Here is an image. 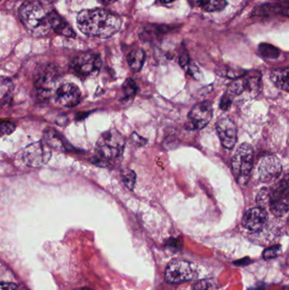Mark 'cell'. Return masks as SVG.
<instances>
[{
  "mask_svg": "<svg viewBox=\"0 0 289 290\" xmlns=\"http://www.w3.org/2000/svg\"><path fill=\"white\" fill-rule=\"evenodd\" d=\"M77 27L85 35L107 38L111 37L121 27V19L117 15L103 9L84 10L78 14Z\"/></svg>",
  "mask_w": 289,
  "mask_h": 290,
  "instance_id": "cell-1",
  "label": "cell"
},
{
  "mask_svg": "<svg viewBox=\"0 0 289 290\" xmlns=\"http://www.w3.org/2000/svg\"><path fill=\"white\" fill-rule=\"evenodd\" d=\"M52 9L41 1H28L20 8V18L26 30L33 37H44L51 31Z\"/></svg>",
  "mask_w": 289,
  "mask_h": 290,
  "instance_id": "cell-2",
  "label": "cell"
},
{
  "mask_svg": "<svg viewBox=\"0 0 289 290\" xmlns=\"http://www.w3.org/2000/svg\"><path fill=\"white\" fill-rule=\"evenodd\" d=\"M254 164V149L250 144H241L233 155L232 171L236 181L240 186H246L250 178Z\"/></svg>",
  "mask_w": 289,
  "mask_h": 290,
  "instance_id": "cell-3",
  "label": "cell"
},
{
  "mask_svg": "<svg viewBox=\"0 0 289 290\" xmlns=\"http://www.w3.org/2000/svg\"><path fill=\"white\" fill-rule=\"evenodd\" d=\"M124 148L125 139L115 129L102 133L96 144V151L98 156L107 161L119 159L123 154Z\"/></svg>",
  "mask_w": 289,
  "mask_h": 290,
  "instance_id": "cell-4",
  "label": "cell"
},
{
  "mask_svg": "<svg viewBox=\"0 0 289 290\" xmlns=\"http://www.w3.org/2000/svg\"><path fill=\"white\" fill-rule=\"evenodd\" d=\"M269 206L270 212L275 217H282L288 211L289 186L287 174L275 185L273 189H270Z\"/></svg>",
  "mask_w": 289,
  "mask_h": 290,
  "instance_id": "cell-5",
  "label": "cell"
},
{
  "mask_svg": "<svg viewBox=\"0 0 289 290\" xmlns=\"http://www.w3.org/2000/svg\"><path fill=\"white\" fill-rule=\"evenodd\" d=\"M197 271L194 264L183 260H173L166 270V280L170 283H179L194 279Z\"/></svg>",
  "mask_w": 289,
  "mask_h": 290,
  "instance_id": "cell-6",
  "label": "cell"
},
{
  "mask_svg": "<svg viewBox=\"0 0 289 290\" xmlns=\"http://www.w3.org/2000/svg\"><path fill=\"white\" fill-rule=\"evenodd\" d=\"M101 65V59L98 54H83L74 58L71 67L80 77H88L98 73Z\"/></svg>",
  "mask_w": 289,
  "mask_h": 290,
  "instance_id": "cell-7",
  "label": "cell"
},
{
  "mask_svg": "<svg viewBox=\"0 0 289 290\" xmlns=\"http://www.w3.org/2000/svg\"><path fill=\"white\" fill-rule=\"evenodd\" d=\"M213 117L212 105L205 101L198 104L192 109L188 116V121L185 124L188 130H200L210 123Z\"/></svg>",
  "mask_w": 289,
  "mask_h": 290,
  "instance_id": "cell-8",
  "label": "cell"
},
{
  "mask_svg": "<svg viewBox=\"0 0 289 290\" xmlns=\"http://www.w3.org/2000/svg\"><path fill=\"white\" fill-rule=\"evenodd\" d=\"M51 155V149L44 142H37L24 149L22 159L30 167H40L48 163Z\"/></svg>",
  "mask_w": 289,
  "mask_h": 290,
  "instance_id": "cell-9",
  "label": "cell"
},
{
  "mask_svg": "<svg viewBox=\"0 0 289 290\" xmlns=\"http://www.w3.org/2000/svg\"><path fill=\"white\" fill-rule=\"evenodd\" d=\"M57 71L54 66L47 65L38 72L35 78V87L41 97H49L57 82Z\"/></svg>",
  "mask_w": 289,
  "mask_h": 290,
  "instance_id": "cell-10",
  "label": "cell"
},
{
  "mask_svg": "<svg viewBox=\"0 0 289 290\" xmlns=\"http://www.w3.org/2000/svg\"><path fill=\"white\" fill-rule=\"evenodd\" d=\"M55 101L60 106L66 108L77 106L82 100V93L79 87L73 83L60 85L55 91Z\"/></svg>",
  "mask_w": 289,
  "mask_h": 290,
  "instance_id": "cell-11",
  "label": "cell"
},
{
  "mask_svg": "<svg viewBox=\"0 0 289 290\" xmlns=\"http://www.w3.org/2000/svg\"><path fill=\"white\" fill-rule=\"evenodd\" d=\"M281 171L282 165L281 161L275 155H267L259 163V177L261 182H272L278 178Z\"/></svg>",
  "mask_w": 289,
  "mask_h": 290,
  "instance_id": "cell-12",
  "label": "cell"
},
{
  "mask_svg": "<svg viewBox=\"0 0 289 290\" xmlns=\"http://www.w3.org/2000/svg\"><path fill=\"white\" fill-rule=\"evenodd\" d=\"M268 214L265 208L254 207L251 208L243 215L242 224L251 232H259L262 230L267 223Z\"/></svg>",
  "mask_w": 289,
  "mask_h": 290,
  "instance_id": "cell-13",
  "label": "cell"
},
{
  "mask_svg": "<svg viewBox=\"0 0 289 290\" xmlns=\"http://www.w3.org/2000/svg\"><path fill=\"white\" fill-rule=\"evenodd\" d=\"M216 130L221 144L226 149H232L237 142V127L234 122L224 118L216 123Z\"/></svg>",
  "mask_w": 289,
  "mask_h": 290,
  "instance_id": "cell-14",
  "label": "cell"
},
{
  "mask_svg": "<svg viewBox=\"0 0 289 290\" xmlns=\"http://www.w3.org/2000/svg\"><path fill=\"white\" fill-rule=\"evenodd\" d=\"M44 142L51 149L60 152L68 150V146L62 135L53 128H47L44 131Z\"/></svg>",
  "mask_w": 289,
  "mask_h": 290,
  "instance_id": "cell-15",
  "label": "cell"
},
{
  "mask_svg": "<svg viewBox=\"0 0 289 290\" xmlns=\"http://www.w3.org/2000/svg\"><path fill=\"white\" fill-rule=\"evenodd\" d=\"M50 24L53 31L60 35L66 36V37H75L76 34L72 30L71 26L67 22L60 17L59 14L56 13V11H53L50 18Z\"/></svg>",
  "mask_w": 289,
  "mask_h": 290,
  "instance_id": "cell-16",
  "label": "cell"
},
{
  "mask_svg": "<svg viewBox=\"0 0 289 290\" xmlns=\"http://www.w3.org/2000/svg\"><path fill=\"white\" fill-rule=\"evenodd\" d=\"M14 92V84L11 79L0 76V107L11 103Z\"/></svg>",
  "mask_w": 289,
  "mask_h": 290,
  "instance_id": "cell-17",
  "label": "cell"
},
{
  "mask_svg": "<svg viewBox=\"0 0 289 290\" xmlns=\"http://www.w3.org/2000/svg\"><path fill=\"white\" fill-rule=\"evenodd\" d=\"M270 79L278 88L288 92V68H281L271 71Z\"/></svg>",
  "mask_w": 289,
  "mask_h": 290,
  "instance_id": "cell-18",
  "label": "cell"
},
{
  "mask_svg": "<svg viewBox=\"0 0 289 290\" xmlns=\"http://www.w3.org/2000/svg\"><path fill=\"white\" fill-rule=\"evenodd\" d=\"M144 61L145 53L142 49H135L127 55V62H128L129 66L135 72L141 71Z\"/></svg>",
  "mask_w": 289,
  "mask_h": 290,
  "instance_id": "cell-19",
  "label": "cell"
},
{
  "mask_svg": "<svg viewBox=\"0 0 289 290\" xmlns=\"http://www.w3.org/2000/svg\"><path fill=\"white\" fill-rule=\"evenodd\" d=\"M199 6L208 12H215L223 10L227 6L226 0H198Z\"/></svg>",
  "mask_w": 289,
  "mask_h": 290,
  "instance_id": "cell-20",
  "label": "cell"
},
{
  "mask_svg": "<svg viewBox=\"0 0 289 290\" xmlns=\"http://www.w3.org/2000/svg\"><path fill=\"white\" fill-rule=\"evenodd\" d=\"M259 54L266 59H277L280 55L278 49L270 44H261L259 46Z\"/></svg>",
  "mask_w": 289,
  "mask_h": 290,
  "instance_id": "cell-21",
  "label": "cell"
},
{
  "mask_svg": "<svg viewBox=\"0 0 289 290\" xmlns=\"http://www.w3.org/2000/svg\"><path fill=\"white\" fill-rule=\"evenodd\" d=\"M121 176H122L123 182L125 183V186L128 187L130 190L133 189L135 182H136V174L135 172L130 169H125L122 171Z\"/></svg>",
  "mask_w": 289,
  "mask_h": 290,
  "instance_id": "cell-22",
  "label": "cell"
},
{
  "mask_svg": "<svg viewBox=\"0 0 289 290\" xmlns=\"http://www.w3.org/2000/svg\"><path fill=\"white\" fill-rule=\"evenodd\" d=\"M136 90H137V87H136V82L132 79H126L123 84V91L125 93V97L132 98L136 94Z\"/></svg>",
  "mask_w": 289,
  "mask_h": 290,
  "instance_id": "cell-23",
  "label": "cell"
},
{
  "mask_svg": "<svg viewBox=\"0 0 289 290\" xmlns=\"http://www.w3.org/2000/svg\"><path fill=\"white\" fill-rule=\"evenodd\" d=\"M16 126L7 120H0V137L9 135L14 132Z\"/></svg>",
  "mask_w": 289,
  "mask_h": 290,
  "instance_id": "cell-24",
  "label": "cell"
},
{
  "mask_svg": "<svg viewBox=\"0 0 289 290\" xmlns=\"http://www.w3.org/2000/svg\"><path fill=\"white\" fill-rule=\"evenodd\" d=\"M270 189L263 188L257 196V203L259 204V207L265 208V205H269L270 201Z\"/></svg>",
  "mask_w": 289,
  "mask_h": 290,
  "instance_id": "cell-25",
  "label": "cell"
},
{
  "mask_svg": "<svg viewBox=\"0 0 289 290\" xmlns=\"http://www.w3.org/2000/svg\"><path fill=\"white\" fill-rule=\"evenodd\" d=\"M279 251H280V246L270 247L264 251V254H263L264 259L269 260V259L275 258L278 255Z\"/></svg>",
  "mask_w": 289,
  "mask_h": 290,
  "instance_id": "cell-26",
  "label": "cell"
},
{
  "mask_svg": "<svg viewBox=\"0 0 289 290\" xmlns=\"http://www.w3.org/2000/svg\"><path fill=\"white\" fill-rule=\"evenodd\" d=\"M232 100L230 98L229 96H227V94H224L223 97L221 98V104H220V107H221V110L223 111H226L227 109L229 108L231 105H232Z\"/></svg>",
  "mask_w": 289,
  "mask_h": 290,
  "instance_id": "cell-27",
  "label": "cell"
},
{
  "mask_svg": "<svg viewBox=\"0 0 289 290\" xmlns=\"http://www.w3.org/2000/svg\"><path fill=\"white\" fill-rule=\"evenodd\" d=\"M18 285L15 282H0V290H17Z\"/></svg>",
  "mask_w": 289,
  "mask_h": 290,
  "instance_id": "cell-28",
  "label": "cell"
},
{
  "mask_svg": "<svg viewBox=\"0 0 289 290\" xmlns=\"http://www.w3.org/2000/svg\"><path fill=\"white\" fill-rule=\"evenodd\" d=\"M101 1L104 5H110V4L115 3L116 0H101Z\"/></svg>",
  "mask_w": 289,
  "mask_h": 290,
  "instance_id": "cell-29",
  "label": "cell"
},
{
  "mask_svg": "<svg viewBox=\"0 0 289 290\" xmlns=\"http://www.w3.org/2000/svg\"><path fill=\"white\" fill-rule=\"evenodd\" d=\"M161 2H162V3L168 4V3H172V2H173L174 0H161Z\"/></svg>",
  "mask_w": 289,
  "mask_h": 290,
  "instance_id": "cell-30",
  "label": "cell"
},
{
  "mask_svg": "<svg viewBox=\"0 0 289 290\" xmlns=\"http://www.w3.org/2000/svg\"><path fill=\"white\" fill-rule=\"evenodd\" d=\"M73 290H93L89 288V287H78V288H76V289Z\"/></svg>",
  "mask_w": 289,
  "mask_h": 290,
  "instance_id": "cell-31",
  "label": "cell"
},
{
  "mask_svg": "<svg viewBox=\"0 0 289 290\" xmlns=\"http://www.w3.org/2000/svg\"><path fill=\"white\" fill-rule=\"evenodd\" d=\"M17 290H28V289H27V288H26V287H20V286H18V289Z\"/></svg>",
  "mask_w": 289,
  "mask_h": 290,
  "instance_id": "cell-32",
  "label": "cell"
},
{
  "mask_svg": "<svg viewBox=\"0 0 289 290\" xmlns=\"http://www.w3.org/2000/svg\"><path fill=\"white\" fill-rule=\"evenodd\" d=\"M0 1H1V0H0Z\"/></svg>",
  "mask_w": 289,
  "mask_h": 290,
  "instance_id": "cell-33",
  "label": "cell"
}]
</instances>
